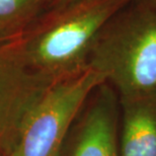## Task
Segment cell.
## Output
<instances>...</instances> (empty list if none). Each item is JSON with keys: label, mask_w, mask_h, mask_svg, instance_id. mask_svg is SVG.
<instances>
[{"label": "cell", "mask_w": 156, "mask_h": 156, "mask_svg": "<svg viewBox=\"0 0 156 156\" xmlns=\"http://www.w3.org/2000/svg\"><path fill=\"white\" fill-rule=\"evenodd\" d=\"M133 0H72L49 9L4 45L30 72L56 81L88 68V57L108 21Z\"/></svg>", "instance_id": "cell-1"}, {"label": "cell", "mask_w": 156, "mask_h": 156, "mask_svg": "<svg viewBox=\"0 0 156 156\" xmlns=\"http://www.w3.org/2000/svg\"><path fill=\"white\" fill-rule=\"evenodd\" d=\"M88 67L119 96L132 99L156 93V5L133 0L118 11L96 38Z\"/></svg>", "instance_id": "cell-2"}, {"label": "cell", "mask_w": 156, "mask_h": 156, "mask_svg": "<svg viewBox=\"0 0 156 156\" xmlns=\"http://www.w3.org/2000/svg\"><path fill=\"white\" fill-rule=\"evenodd\" d=\"M104 82L89 67L52 82L23 117L2 156H60L81 108Z\"/></svg>", "instance_id": "cell-3"}, {"label": "cell", "mask_w": 156, "mask_h": 156, "mask_svg": "<svg viewBox=\"0 0 156 156\" xmlns=\"http://www.w3.org/2000/svg\"><path fill=\"white\" fill-rule=\"evenodd\" d=\"M119 96L104 82L81 108L60 156H119Z\"/></svg>", "instance_id": "cell-4"}, {"label": "cell", "mask_w": 156, "mask_h": 156, "mask_svg": "<svg viewBox=\"0 0 156 156\" xmlns=\"http://www.w3.org/2000/svg\"><path fill=\"white\" fill-rule=\"evenodd\" d=\"M51 83L23 67L0 42V156L23 117Z\"/></svg>", "instance_id": "cell-5"}, {"label": "cell", "mask_w": 156, "mask_h": 156, "mask_svg": "<svg viewBox=\"0 0 156 156\" xmlns=\"http://www.w3.org/2000/svg\"><path fill=\"white\" fill-rule=\"evenodd\" d=\"M119 101V156H156V93Z\"/></svg>", "instance_id": "cell-6"}, {"label": "cell", "mask_w": 156, "mask_h": 156, "mask_svg": "<svg viewBox=\"0 0 156 156\" xmlns=\"http://www.w3.org/2000/svg\"><path fill=\"white\" fill-rule=\"evenodd\" d=\"M54 0H0V42L15 38L51 8Z\"/></svg>", "instance_id": "cell-7"}, {"label": "cell", "mask_w": 156, "mask_h": 156, "mask_svg": "<svg viewBox=\"0 0 156 156\" xmlns=\"http://www.w3.org/2000/svg\"><path fill=\"white\" fill-rule=\"evenodd\" d=\"M70 1H72V0H54V2H53V4H52L51 8H50V9L59 7V6H62V5L66 4V3L70 2Z\"/></svg>", "instance_id": "cell-8"}, {"label": "cell", "mask_w": 156, "mask_h": 156, "mask_svg": "<svg viewBox=\"0 0 156 156\" xmlns=\"http://www.w3.org/2000/svg\"><path fill=\"white\" fill-rule=\"evenodd\" d=\"M150 1H151V2H153V3H154V4L156 5V0H150Z\"/></svg>", "instance_id": "cell-9"}]
</instances>
